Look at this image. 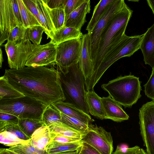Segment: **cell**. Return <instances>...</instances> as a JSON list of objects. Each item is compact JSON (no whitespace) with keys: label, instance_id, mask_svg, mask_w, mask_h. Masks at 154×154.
<instances>
[{"label":"cell","instance_id":"cell-2","mask_svg":"<svg viewBox=\"0 0 154 154\" xmlns=\"http://www.w3.org/2000/svg\"><path fill=\"white\" fill-rule=\"evenodd\" d=\"M132 12L126 4L107 23L101 34L96 57L93 63V72L85 83L86 86L93 80L105 58L126 35L125 31Z\"/></svg>","mask_w":154,"mask_h":154},{"label":"cell","instance_id":"cell-23","mask_svg":"<svg viewBox=\"0 0 154 154\" xmlns=\"http://www.w3.org/2000/svg\"><path fill=\"white\" fill-rule=\"evenodd\" d=\"M83 34L75 28L65 26L56 31L54 36L50 42L56 45L62 42L82 38Z\"/></svg>","mask_w":154,"mask_h":154},{"label":"cell","instance_id":"cell-34","mask_svg":"<svg viewBox=\"0 0 154 154\" xmlns=\"http://www.w3.org/2000/svg\"><path fill=\"white\" fill-rule=\"evenodd\" d=\"M8 149L19 154H48L46 150H40L32 146L30 141L27 144H20Z\"/></svg>","mask_w":154,"mask_h":154},{"label":"cell","instance_id":"cell-27","mask_svg":"<svg viewBox=\"0 0 154 154\" xmlns=\"http://www.w3.org/2000/svg\"><path fill=\"white\" fill-rule=\"evenodd\" d=\"M42 121L45 126L59 125L63 124L61 119L60 112L51 105L48 106L42 116Z\"/></svg>","mask_w":154,"mask_h":154},{"label":"cell","instance_id":"cell-28","mask_svg":"<svg viewBox=\"0 0 154 154\" xmlns=\"http://www.w3.org/2000/svg\"><path fill=\"white\" fill-rule=\"evenodd\" d=\"M17 0L23 26L26 29L34 26H42L25 5L23 0Z\"/></svg>","mask_w":154,"mask_h":154},{"label":"cell","instance_id":"cell-46","mask_svg":"<svg viewBox=\"0 0 154 154\" xmlns=\"http://www.w3.org/2000/svg\"><path fill=\"white\" fill-rule=\"evenodd\" d=\"M4 61L3 57L2 51L1 48H0V67L1 68L2 67V63Z\"/></svg>","mask_w":154,"mask_h":154},{"label":"cell","instance_id":"cell-32","mask_svg":"<svg viewBox=\"0 0 154 154\" xmlns=\"http://www.w3.org/2000/svg\"><path fill=\"white\" fill-rule=\"evenodd\" d=\"M49 12L55 31L65 26V14L64 8L49 9Z\"/></svg>","mask_w":154,"mask_h":154},{"label":"cell","instance_id":"cell-12","mask_svg":"<svg viewBox=\"0 0 154 154\" xmlns=\"http://www.w3.org/2000/svg\"><path fill=\"white\" fill-rule=\"evenodd\" d=\"M126 4L123 0H114L107 8L103 15L90 34L91 59L93 63L96 57L100 36L103 30L108 21L114 15L121 11Z\"/></svg>","mask_w":154,"mask_h":154},{"label":"cell","instance_id":"cell-35","mask_svg":"<svg viewBox=\"0 0 154 154\" xmlns=\"http://www.w3.org/2000/svg\"><path fill=\"white\" fill-rule=\"evenodd\" d=\"M26 29L23 25L16 26L9 33L7 40L14 42L18 40H26Z\"/></svg>","mask_w":154,"mask_h":154},{"label":"cell","instance_id":"cell-43","mask_svg":"<svg viewBox=\"0 0 154 154\" xmlns=\"http://www.w3.org/2000/svg\"><path fill=\"white\" fill-rule=\"evenodd\" d=\"M67 0H44L48 8L51 9L64 8Z\"/></svg>","mask_w":154,"mask_h":154},{"label":"cell","instance_id":"cell-5","mask_svg":"<svg viewBox=\"0 0 154 154\" xmlns=\"http://www.w3.org/2000/svg\"><path fill=\"white\" fill-rule=\"evenodd\" d=\"M46 108L40 102L25 96L0 100V112L13 115L19 119L42 121L43 114Z\"/></svg>","mask_w":154,"mask_h":154},{"label":"cell","instance_id":"cell-7","mask_svg":"<svg viewBox=\"0 0 154 154\" xmlns=\"http://www.w3.org/2000/svg\"><path fill=\"white\" fill-rule=\"evenodd\" d=\"M140 134L147 154H154V101L143 104L139 109Z\"/></svg>","mask_w":154,"mask_h":154},{"label":"cell","instance_id":"cell-41","mask_svg":"<svg viewBox=\"0 0 154 154\" xmlns=\"http://www.w3.org/2000/svg\"><path fill=\"white\" fill-rule=\"evenodd\" d=\"M23 1L26 7L35 17L42 26L39 18L38 11L36 6V0H23Z\"/></svg>","mask_w":154,"mask_h":154},{"label":"cell","instance_id":"cell-9","mask_svg":"<svg viewBox=\"0 0 154 154\" xmlns=\"http://www.w3.org/2000/svg\"><path fill=\"white\" fill-rule=\"evenodd\" d=\"M82 38L66 41L56 45V64L62 72L78 63L81 50Z\"/></svg>","mask_w":154,"mask_h":154},{"label":"cell","instance_id":"cell-14","mask_svg":"<svg viewBox=\"0 0 154 154\" xmlns=\"http://www.w3.org/2000/svg\"><path fill=\"white\" fill-rule=\"evenodd\" d=\"M82 38L81 50L78 63L83 75L85 83L90 78L93 69L91 59V35L88 33L83 34Z\"/></svg>","mask_w":154,"mask_h":154},{"label":"cell","instance_id":"cell-6","mask_svg":"<svg viewBox=\"0 0 154 154\" xmlns=\"http://www.w3.org/2000/svg\"><path fill=\"white\" fill-rule=\"evenodd\" d=\"M23 25L17 0H0V45L7 40L9 33Z\"/></svg>","mask_w":154,"mask_h":154},{"label":"cell","instance_id":"cell-36","mask_svg":"<svg viewBox=\"0 0 154 154\" xmlns=\"http://www.w3.org/2000/svg\"><path fill=\"white\" fill-rule=\"evenodd\" d=\"M112 154H147L143 148L138 146L131 147H122L118 145Z\"/></svg>","mask_w":154,"mask_h":154},{"label":"cell","instance_id":"cell-40","mask_svg":"<svg viewBox=\"0 0 154 154\" xmlns=\"http://www.w3.org/2000/svg\"><path fill=\"white\" fill-rule=\"evenodd\" d=\"M85 1V0H67L64 10L65 18Z\"/></svg>","mask_w":154,"mask_h":154},{"label":"cell","instance_id":"cell-8","mask_svg":"<svg viewBox=\"0 0 154 154\" xmlns=\"http://www.w3.org/2000/svg\"><path fill=\"white\" fill-rule=\"evenodd\" d=\"M4 45L10 69H19L25 67L35 44L26 39L14 42L7 41Z\"/></svg>","mask_w":154,"mask_h":154},{"label":"cell","instance_id":"cell-29","mask_svg":"<svg viewBox=\"0 0 154 154\" xmlns=\"http://www.w3.org/2000/svg\"><path fill=\"white\" fill-rule=\"evenodd\" d=\"M18 125L24 133L30 139L37 129L45 126L42 121L30 119H19Z\"/></svg>","mask_w":154,"mask_h":154},{"label":"cell","instance_id":"cell-31","mask_svg":"<svg viewBox=\"0 0 154 154\" xmlns=\"http://www.w3.org/2000/svg\"><path fill=\"white\" fill-rule=\"evenodd\" d=\"M30 141L24 140L17 137L13 134L7 131L0 132V142L3 145L10 147L20 144L28 143Z\"/></svg>","mask_w":154,"mask_h":154},{"label":"cell","instance_id":"cell-25","mask_svg":"<svg viewBox=\"0 0 154 154\" xmlns=\"http://www.w3.org/2000/svg\"><path fill=\"white\" fill-rule=\"evenodd\" d=\"M51 133L55 135H61L65 137L81 140L85 133L78 131L63 124L61 125H51L48 126Z\"/></svg>","mask_w":154,"mask_h":154},{"label":"cell","instance_id":"cell-21","mask_svg":"<svg viewBox=\"0 0 154 154\" xmlns=\"http://www.w3.org/2000/svg\"><path fill=\"white\" fill-rule=\"evenodd\" d=\"M54 134L51 132L48 127L42 126L32 134L30 142L33 146L42 150H45L47 146L51 141Z\"/></svg>","mask_w":154,"mask_h":154},{"label":"cell","instance_id":"cell-3","mask_svg":"<svg viewBox=\"0 0 154 154\" xmlns=\"http://www.w3.org/2000/svg\"><path fill=\"white\" fill-rule=\"evenodd\" d=\"M60 81L66 98L70 103L89 115L86 100L85 80L78 63L60 72Z\"/></svg>","mask_w":154,"mask_h":154},{"label":"cell","instance_id":"cell-13","mask_svg":"<svg viewBox=\"0 0 154 154\" xmlns=\"http://www.w3.org/2000/svg\"><path fill=\"white\" fill-rule=\"evenodd\" d=\"M56 45L50 42L43 45H35L26 63V66H54Z\"/></svg>","mask_w":154,"mask_h":154},{"label":"cell","instance_id":"cell-30","mask_svg":"<svg viewBox=\"0 0 154 154\" xmlns=\"http://www.w3.org/2000/svg\"><path fill=\"white\" fill-rule=\"evenodd\" d=\"M60 112L61 119L63 123L78 131L85 133L88 128L89 125L77 119L69 116L61 112Z\"/></svg>","mask_w":154,"mask_h":154},{"label":"cell","instance_id":"cell-11","mask_svg":"<svg viewBox=\"0 0 154 154\" xmlns=\"http://www.w3.org/2000/svg\"><path fill=\"white\" fill-rule=\"evenodd\" d=\"M143 34L131 36L128 42L113 56L101 65L94 79L86 88L87 91H94V88L106 70L116 61L124 57H130L140 49Z\"/></svg>","mask_w":154,"mask_h":154},{"label":"cell","instance_id":"cell-37","mask_svg":"<svg viewBox=\"0 0 154 154\" xmlns=\"http://www.w3.org/2000/svg\"><path fill=\"white\" fill-rule=\"evenodd\" d=\"M4 131L11 132L23 140H28L30 139L24 133L18 125H8L0 130V132Z\"/></svg>","mask_w":154,"mask_h":154},{"label":"cell","instance_id":"cell-4","mask_svg":"<svg viewBox=\"0 0 154 154\" xmlns=\"http://www.w3.org/2000/svg\"><path fill=\"white\" fill-rule=\"evenodd\" d=\"M141 82L133 75L120 76L102 85L115 101L125 107L130 108L141 97Z\"/></svg>","mask_w":154,"mask_h":154},{"label":"cell","instance_id":"cell-47","mask_svg":"<svg viewBox=\"0 0 154 154\" xmlns=\"http://www.w3.org/2000/svg\"><path fill=\"white\" fill-rule=\"evenodd\" d=\"M0 154H9L6 151V149L1 148L0 149Z\"/></svg>","mask_w":154,"mask_h":154},{"label":"cell","instance_id":"cell-24","mask_svg":"<svg viewBox=\"0 0 154 154\" xmlns=\"http://www.w3.org/2000/svg\"><path fill=\"white\" fill-rule=\"evenodd\" d=\"M114 0H101L95 6L92 17L86 28L90 34L95 26L101 18L108 6Z\"/></svg>","mask_w":154,"mask_h":154},{"label":"cell","instance_id":"cell-19","mask_svg":"<svg viewBox=\"0 0 154 154\" xmlns=\"http://www.w3.org/2000/svg\"><path fill=\"white\" fill-rule=\"evenodd\" d=\"M36 3L39 19L47 38L52 39L55 35V30L50 16L49 9L44 0H36Z\"/></svg>","mask_w":154,"mask_h":154},{"label":"cell","instance_id":"cell-26","mask_svg":"<svg viewBox=\"0 0 154 154\" xmlns=\"http://www.w3.org/2000/svg\"><path fill=\"white\" fill-rule=\"evenodd\" d=\"M25 95L15 89L4 76L0 78V100L18 98Z\"/></svg>","mask_w":154,"mask_h":154},{"label":"cell","instance_id":"cell-39","mask_svg":"<svg viewBox=\"0 0 154 154\" xmlns=\"http://www.w3.org/2000/svg\"><path fill=\"white\" fill-rule=\"evenodd\" d=\"M143 86L145 95L154 101V68H152L150 77Z\"/></svg>","mask_w":154,"mask_h":154},{"label":"cell","instance_id":"cell-42","mask_svg":"<svg viewBox=\"0 0 154 154\" xmlns=\"http://www.w3.org/2000/svg\"><path fill=\"white\" fill-rule=\"evenodd\" d=\"M77 154H101L91 146L86 143L82 142L81 146L77 151Z\"/></svg>","mask_w":154,"mask_h":154},{"label":"cell","instance_id":"cell-18","mask_svg":"<svg viewBox=\"0 0 154 154\" xmlns=\"http://www.w3.org/2000/svg\"><path fill=\"white\" fill-rule=\"evenodd\" d=\"M51 105L64 114L77 119L89 125L91 122L93 121L89 114L69 103L64 101Z\"/></svg>","mask_w":154,"mask_h":154},{"label":"cell","instance_id":"cell-22","mask_svg":"<svg viewBox=\"0 0 154 154\" xmlns=\"http://www.w3.org/2000/svg\"><path fill=\"white\" fill-rule=\"evenodd\" d=\"M81 140L68 143H60L51 141L46 147L48 154H77V151L81 146Z\"/></svg>","mask_w":154,"mask_h":154},{"label":"cell","instance_id":"cell-15","mask_svg":"<svg viewBox=\"0 0 154 154\" xmlns=\"http://www.w3.org/2000/svg\"><path fill=\"white\" fill-rule=\"evenodd\" d=\"M101 99L106 114V119L117 122L129 119V116L124 110L121 105L109 95L107 97H103Z\"/></svg>","mask_w":154,"mask_h":154},{"label":"cell","instance_id":"cell-16","mask_svg":"<svg viewBox=\"0 0 154 154\" xmlns=\"http://www.w3.org/2000/svg\"><path fill=\"white\" fill-rule=\"evenodd\" d=\"M90 1L85 0L81 5L65 18V26L75 28L81 31L86 22V15L90 13Z\"/></svg>","mask_w":154,"mask_h":154},{"label":"cell","instance_id":"cell-48","mask_svg":"<svg viewBox=\"0 0 154 154\" xmlns=\"http://www.w3.org/2000/svg\"><path fill=\"white\" fill-rule=\"evenodd\" d=\"M6 151L9 153V154H19L13 151L10 150L8 149H6Z\"/></svg>","mask_w":154,"mask_h":154},{"label":"cell","instance_id":"cell-49","mask_svg":"<svg viewBox=\"0 0 154 154\" xmlns=\"http://www.w3.org/2000/svg\"><path fill=\"white\" fill-rule=\"evenodd\" d=\"M130 1H134V2H138L139 1H137V0H136V1H133V0H130Z\"/></svg>","mask_w":154,"mask_h":154},{"label":"cell","instance_id":"cell-17","mask_svg":"<svg viewBox=\"0 0 154 154\" xmlns=\"http://www.w3.org/2000/svg\"><path fill=\"white\" fill-rule=\"evenodd\" d=\"M140 49L145 64L154 68V23L143 34Z\"/></svg>","mask_w":154,"mask_h":154},{"label":"cell","instance_id":"cell-10","mask_svg":"<svg viewBox=\"0 0 154 154\" xmlns=\"http://www.w3.org/2000/svg\"><path fill=\"white\" fill-rule=\"evenodd\" d=\"M81 141L91 146L101 154H112L113 139L110 132L96 124H90Z\"/></svg>","mask_w":154,"mask_h":154},{"label":"cell","instance_id":"cell-45","mask_svg":"<svg viewBox=\"0 0 154 154\" xmlns=\"http://www.w3.org/2000/svg\"><path fill=\"white\" fill-rule=\"evenodd\" d=\"M146 1L154 14V0H147Z\"/></svg>","mask_w":154,"mask_h":154},{"label":"cell","instance_id":"cell-38","mask_svg":"<svg viewBox=\"0 0 154 154\" xmlns=\"http://www.w3.org/2000/svg\"><path fill=\"white\" fill-rule=\"evenodd\" d=\"M19 119L9 114L0 112V130L10 125H18Z\"/></svg>","mask_w":154,"mask_h":154},{"label":"cell","instance_id":"cell-44","mask_svg":"<svg viewBox=\"0 0 154 154\" xmlns=\"http://www.w3.org/2000/svg\"><path fill=\"white\" fill-rule=\"evenodd\" d=\"M81 140L78 139L55 135L52 138L51 141L64 143L75 142Z\"/></svg>","mask_w":154,"mask_h":154},{"label":"cell","instance_id":"cell-1","mask_svg":"<svg viewBox=\"0 0 154 154\" xmlns=\"http://www.w3.org/2000/svg\"><path fill=\"white\" fill-rule=\"evenodd\" d=\"M3 75L16 90L40 102L46 107L66 100L60 72L55 66L6 69Z\"/></svg>","mask_w":154,"mask_h":154},{"label":"cell","instance_id":"cell-20","mask_svg":"<svg viewBox=\"0 0 154 154\" xmlns=\"http://www.w3.org/2000/svg\"><path fill=\"white\" fill-rule=\"evenodd\" d=\"M85 97L89 113L100 119H106V114L101 97L94 91H86Z\"/></svg>","mask_w":154,"mask_h":154},{"label":"cell","instance_id":"cell-33","mask_svg":"<svg viewBox=\"0 0 154 154\" xmlns=\"http://www.w3.org/2000/svg\"><path fill=\"white\" fill-rule=\"evenodd\" d=\"M44 32V29L42 26H34L27 28L26 30V39L31 41L33 44L40 45Z\"/></svg>","mask_w":154,"mask_h":154}]
</instances>
